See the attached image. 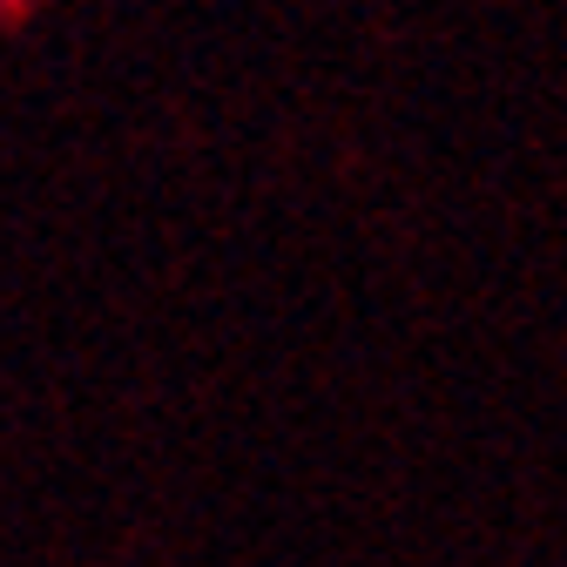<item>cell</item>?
<instances>
[{
    "label": "cell",
    "instance_id": "6da1fadb",
    "mask_svg": "<svg viewBox=\"0 0 567 567\" xmlns=\"http://www.w3.org/2000/svg\"><path fill=\"white\" fill-rule=\"evenodd\" d=\"M28 8V0H0V14H21Z\"/></svg>",
    "mask_w": 567,
    "mask_h": 567
}]
</instances>
